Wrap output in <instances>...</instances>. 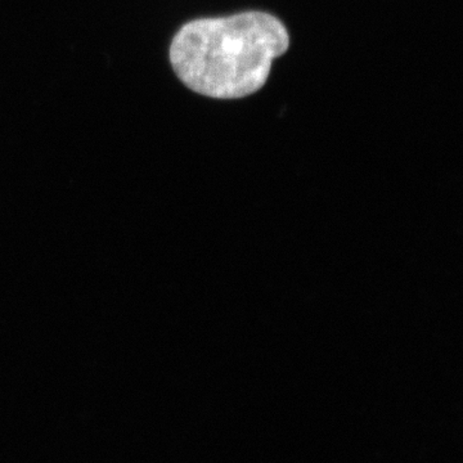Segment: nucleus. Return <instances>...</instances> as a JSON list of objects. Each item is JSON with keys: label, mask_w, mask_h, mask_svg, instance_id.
<instances>
[{"label": "nucleus", "mask_w": 463, "mask_h": 463, "mask_svg": "<svg viewBox=\"0 0 463 463\" xmlns=\"http://www.w3.org/2000/svg\"><path fill=\"white\" fill-rule=\"evenodd\" d=\"M288 29L267 12L201 18L181 27L170 62L182 83L201 96L240 99L267 83L276 58L288 50Z\"/></svg>", "instance_id": "1"}]
</instances>
